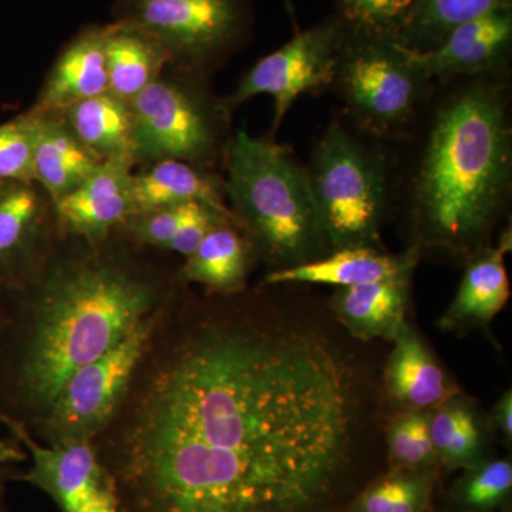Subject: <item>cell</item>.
Instances as JSON below:
<instances>
[{"instance_id": "cell-31", "label": "cell", "mask_w": 512, "mask_h": 512, "mask_svg": "<svg viewBox=\"0 0 512 512\" xmlns=\"http://www.w3.org/2000/svg\"><path fill=\"white\" fill-rule=\"evenodd\" d=\"M36 119L32 111L0 126V181L32 184Z\"/></svg>"}, {"instance_id": "cell-20", "label": "cell", "mask_w": 512, "mask_h": 512, "mask_svg": "<svg viewBox=\"0 0 512 512\" xmlns=\"http://www.w3.org/2000/svg\"><path fill=\"white\" fill-rule=\"evenodd\" d=\"M410 279L339 288L332 299L336 318L357 339L393 342L407 325Z\"/></svg>"}, {"instance_id": "cell-3", "label": "cell", "mask_w": 512, "mask_h": 512, "mask_svg": "<svg viewBox=\"0 0 512 512\" xmlns=\"http://www.w3.org/2000/svg\"><path fill=\"white\" fill-rule=\"evenodd\" d=\"M150 286L101 262L66 265L47 279L20 353L16 387L46 412L63 383L148 319Z\"/></svg>"}, {"instance_id": "cell-27", "label": "cell", "mask_w": 512, "mask_h": 512, "mask_svg": "<svg viewBox=\"0 0 512 512\" xmlns=\"http://www.w3.org/2000/svg\"><path fill=\"white\" fill-rule=\"evenodd\" d=\"M387 447L394 470H429L437 463L430 436L429 414L404 410L387 430Z\"/></svg>"}, {"instance_id": "cell-29", "label": "cell", "mask_w": 512, "mask_h": 512, "mask_svg": "<svg viewBox=\"0 0 512 512\" xmlns=\"http://www.w3.org/2000/svg\"><path fill=\"white\" fill-rule=\"evenodd\" d=\"M39 210V197L32 185H3L0 192V266L26 244L35 228Z\"/></svg>"}, {"instance_id": "cell-2", "label": "cell", "mask_w": 512, "mask_h": 512, "mask_svg": "<svg viewBox=\"0 0 512 512\" xmlns=\"http://www.w3.org/2000/svg\"><path fill=\"white\" fill-rule=\"evenodd\" d=\"M512 137L507 100L474 83L441 104L413 183L420 244L474 255L510 194Z\"/></svg>"}, {"instance_id": "cell-26", "label": "cell", "mask_w": 512, "mask_h": 512, "mask_svg": "<svg viewBox=\"0 0 512 512\" xmlns=\"http://www.w3.org/2000/svg\"><path fill=\"white\" fill-rule=\"evenodd\" d=\"M436 471L394 470L360 495L356 512H426Z\"/></svg>"}, {"instance_id": "cell-19", "label": "cell", "mask_w": 512, "mask_h": 512, "mask_svg": "<svg viewBox=\"0 0 512 512\" xmlns=\"http://www.w3.org/2000/svg\"><path fill=\"white\" fill-rule=\"evenodd\" d=\"M224 185L195 165L178 160L157 161L146 173L131 174L133 215L140 212L200 202L225 215L239 228L224 201Z\"/></svg>"}, {"instance_id": "cell-12", "label": "cell", "mask_w": 512, "mask_h": 512, "mask_svg": "<svg viewBox=\"0 0 512 512\" xmlns=\"http://www.w3.org/2000/svg\"><path fill=\"white\" fill-rule=\"evenodd\" d=\"M512 39L511 9L498 10L451 30L431 49L400 43V49L427 80L478 74L503 62Z\"/></svg>"}, {"instance_id": "cell-5", "label": "cell", "mask_w": 512, "mask_h": 512, "mask_svg": "<svg viewBox=\"0 0 512 512\" xmlns=\"http://www.w3.org/2000/svg\"><path fill=\"white\" fill-rule=\"evenodd\" d=\"M305 170L330 249H380L387 194L382 158L336 124L313 148Z\"/></svg>"}, {"instance_id": "cell-30", "label": "cell", "mask_w": 512, "mask_h": 512, "mask_svg": "<svg viewBox=\"0 0 512 512\" xmlns=\"http://www.w3.org/2000/svg\"><path fill=\"white\" fill-rule=\"evenodd\" d=\"M416 0H338L357 35L399 40L412 18Z\"/></svg>"}, {"instance_id": "cell-18", "label": "cell", "mask_w": 512, "mask_h": 512, "mask_svg": "<svg viewBox=\"0 0 512 512\" xmlns=\"http://www.w3.org/2000/svg\"><path fill=\"white\" fill-rule=\"evenodd\" d=\"M384 382L389 396L406 410H434L454 392L446 373L409 325L393 340Z\"/></svg>"}, {"instance_id": "cell-9", "label": "cell", "mask_w": 512, "mask_h": 512, "mask_svg": "<svg viewBox=\"0 0 512 512\" xmlns=\"http://www.w3.org/2000/svg\"><path fill=\"white\" fill-rule=\"evenodd\" d=\"M137 161H210L217 127L207 104L180 84L158 79L128 101Z\"/></svg>"}, {"instance_id": "cell-34", "label": "cell", "mask_w": 512, "mask_h": 512, "mask_svg": "<svg viewBox=\"0 0 512 512\" xmlns=\"http://www.w3.org/2000/svg\"><path fill=\"white\" fill-rule=\"evenodd\" d=\"M493 424L504 440L512 439V393L505 392L493 409Z\"/></svg>"}, {"instance_id": "cell-11", "label": "cell", "mask_w": 512, "mask_h": 512, "mask_svg": "<svg viewBox=\"0 0 512 512\" xmlns=\"http://www.w3.org/2000/svg\"><path fill=\"white\" fill-rule=\"evenodd\" d=\"M0 423L32 458V467L22 480L50 495L60 511L121 512L119 487L92 441L46 447L2 409Z\"/></svg>"}, {"instance_id": "cell-33", "label": "cell", "mask_w": 512, "mask_h": 512, "mask_svg": "<svg viewBox=\"0 0 512 512\" xmlns=\"http://www.w3.org/2000/svg\"><path fill=\"white\" fill-rule=\"evenodd\" d=\"M225 222L234 224L225 215L215 211L214 208L200 204V202H192L190 208H188L187 215H185L183 224H181L177 234L174 235L170 244L165 248L188 258L191 254H194L195 249L200 247L201 242L210 234L212 229L218 227V225L225 224Z\"/></svg>"}, {"instance_id": "cell-37", "label": "cell", "mask_w": 512, "mask_h": 512, "mask_svg": "<svg viewBox=\"0 0 512 512\" xmlns=\"http://www.w3.org/2000/svg\"><path fill=\"white\" fill-rule=\"evenodd\" d=\"M3 185H5V183H3V181H0V192H2L3 190Z\"/></svg>"}, {"instance_id": "cell-6", "label": "cell", "mask_w": 512, "mask_h": 512, "mask_svg": "<svg viewBox=\"0 0 512 512\" xmlns=\"http://www.w3.org/2000/svg\"><path fill=\"white\" fill-rule=\"evenodd\" d=\"M359 37L350 46L343 43L335 82L363 126L379 134L402 130L416 116L430 80L397 40Z\"/></svg>"}, {"instance_id": "cell-4", "label": "cell", "mask_w": 512, "mask_h": 512, "mask_svg": "<svg viewBox=\"0 0 512 512\" xmlns=\"http://www.w3.org/2000/svg\"><path fill=\"white\" fill-rule=\"evenodd\" d=\"M224 185L239 228L275 271L328 255L305 167L292 151L239 130L228 147Z\"/></svg>"}, {"instance_id": "cell-8", "label": "cell", "mask_w": 512, "mask_h": 512, "mask_svg": "<svg viewBox=\"0 0 512 512\" xmlns=\"http://www.w3.org/2000/svg\"><path fill=\"white\" fill-rule=\"evenodd\" d=\"M114 18L156 37L171 62L200 67L237 45L248 10L245 0H116Z\"/></svg>"}, {"instance_id": "cell-7", "label": "cell", "mask_w": 512, "mask_h": 512, "mask_svg": "<svg viewBox=\"0 0 512 512\" xmlns=\"http://www.w3.org/2000/svg\"><path fill=\"white\" fill-rule=\"evenodd\" d=\"M153 333L150 318L119 345L73 373L47 407L43 426L50 444L93 441L116 416Z\"/></svg>"}, {"instance_id": "cell-22", "label": "cell", "mask_w": 512, "mask_h": 512, "mask_svg": "<svg viewBox=\"0 0 512 512\" xmlns=\"http://www.w3.org/2000/svg\"><path fill=\"white\" fill-rule=\"evenodd\" d=\"M62 116L76 137L101 160L136 164L127 101L107 92L70 107Z\"/></svg>"}, {"instance_id": "cell-13", "label": "cell", "mask_w": 512, "mask_h": 512, "mask_svg": "<svg viewBox=\"0 0 512 512\" xmlns=\"http://www.w3.org/2000/svg\"><path fill=\"white\" fill-rule=\"evenodd\" d=\"M127 161H104L76 190L56 202L64 228L72 234L100 239L133 215L131 168Z\"/></svg>"}, {"instance_id": "cell-10", "label": "cell", "mask_w": 512, "mask_h": 512, "mask_svg": "<svg viewBox=\"0 0 512 512\" xmlns=\"http://www.w3.org/2000/svg\"><path fill=\"white\" fill-rule=\"evenodd\" d=\"M345 35L339 22H323L296 33L281 49L252 67L237 90L225 101V110L241 106L261 94L275 101L274 131L303 93L335 82Z\"/></svg>"}, {"instance_id": "cell-28", "label": "cell", "mask_w": 512, "mask_h": 512, "mask_svg": "<svg viewBox=\"0 0 512 512\" xmlns=\"http://www.w3.org/2000/svg\"><path fill=\"white\" fill-rule=\"evenodd\" d=\"M512 491L510 460H481L467 468L454 488V497L470 512H491L507 503Z\"/></svg>"}, {"instance_id": "cell-35", "label": "cell", "mask_w": 512, "mask_h": 512, "mask_svg": "<svg viewBox=\"0 0 512 512\" xmlns=\"http://www.w3.org/2000/svg\"><path fill=\"white\" fill-rule=\"evenodd\" d=\"M25 451L13 441L0 440V467L12 466L26 460Z\"/></svg>"}, {"instance_id": "cell-17", "label": "cell", "mask_w": 512, "mask_h": 512, "mask_svg": "<svg viewBox=\"0 0 512 512\" xmlns=\"http://www.w3.org/2000/svg\"><path fill=\"white\" fill-rule=\"evenodd\" d=\"M33 175L53 202L82 185L104 163L67 126L62 114L36 113Z\"/></svg>"}, {"instance_id": "cell-16", "label": "cell", "mask_w": 512, "mask_h": 512, "mask_svg": "<svg viewBox=\"0 0 512 512\" xmlns=\"http://www.w3.org/2000/svg\"><path fill=\"white\" fill-rule=\"evenodd\" d=\"M511 249L510 231L500 244L481 248L471 255L456 296L441 316L440 328L448 332H464L484 328L507 305L510 299V279L504 256Z\"/></svg>"}, {"instance_id": "cell-25", "label": "cell", "mask_w": 512, "mask_h": 512, "mask_svg": "<svg viewBox=\"0 0 512 512\" xmlns=\"http://www.w3.org/2000/svg\"><path fill=\"white\" fill-rule=\"evenodd\" d=\"M512 0H416L412 18L399 42L426 50L439 45L457 26L498 10L511 9Z\"/></svg>"}, {"instance_id": "cell-1", "label": "cell", "mask_w": 512, "mask_h": 512, "mask_svg": "<svg viewBox=\"0 0 512 512\" xmlns=\"http://www.w3.org/2000/svg\"><path fill=\"white\" fill-rule=\"evenodd\" d=\"M356 379L322 336L214 323L144 383L110 463L121 512H313L348 463Z\"/></svg>"}, {"instance_id": "cell-36", "label": "cell", "mask_w": 512, "mask_h": 512, "mask_svg": "<svg viewBox=\"0 0 512 512\" xmlns=\"http://www.w3.org/2000/svg\"><path fill=\"white\" fill-rule=\"evenodd\" d=\"M6 467H0V480H2L3 477H5L6 473Z\"/></svg>"}, {"instance_id": "cell-24", "label": "cell", "mask_w": 512, "mask_h": 512, "mask_svg": "<svg viewBox=\"0 0 512 512\" xmlns=\"http://www.w3.org/2000/svg\"><path fill=\"white\" fill-rule=\"evenodd\" d=\"M437 461L448 470L476 466L483 460L484 437L471 404L453 394L429 414Z\"/></svg>"}, {"instance_id": "cell-23", "label": "cell", "mask_w": 512, "mask_h": 512, "mask_svg": "<svg viewBox=\"0 0 512 512\" xmlns=\"http://www.w3.org/2000/svg\"><path fill=\"white\" fill-rule=\"evenodd\" d=\"M252 245L234 224L218 225L187 258L181 269L185 281L218 292L241 289L251 266Z\"/></svg>"}, {"instance_id": "cell-21", "label": "cell", "mask_w": 512, "mask_h": 512, "mask_svg": "<svg viewBox=\"0 0 512 512\" xmlns=\"http://www.w3.org/2000/svg\"><path fill=\"white\" fill-rule=\"evenodd\" d=\"M109 93L130 101L160 79L170 56L156 37L124 20L106 25L104 36Z\"/></svg>"}, {"instance_id": "cell-15", "label": "cell", "mask_w": 512, "mask_h": 512, "mask_svg": "<svg viewBox=\"0 0 512 512\" xmlns=\"http://www.w3.org/2000/svg\"><path fill=\"white\" fill-rule=\"evenodd\" d=\"M104 36L106 26H90L64 47L33 111L63 114L82 101L109 92Z\"/></svg>"}, {"instance_id": "cell-32", "label": "cell", "mask_w": 512, "mask_h": 512, "mask_svg": "<svg viewBox=\"0 0 512 512\" xmlns=\"http://www.w3.org/2000/svg\"><path fill=\"white\" fill-rule=\"evenodd\" d=\"M191 204L173 205L131 215V234L138 242L165 248L183 224Z\"/></svg>"}, {"instance_id": "cell-14", "label": "cell", "mask_w": 512, "mask_h": 512, "mask_svg": "<svg viewBox=\"0 0 512 512\" xmlns=\"http://www.w3.org/2000/svg\"><path fill=\"white\" fill-rule=\"evenodd\" d=\"M419 254V247L400 255L384 254L373 248L338 249L308 264L271 272L266 276V282L271 285L316 284L350 288L410 279L419 262Z\"/></svg>"}]
</instances>
